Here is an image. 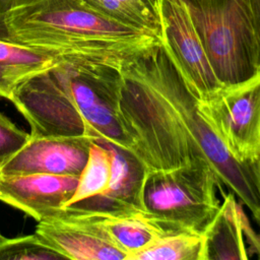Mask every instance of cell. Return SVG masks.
Here are the masks:
<instances>
[{
    "mask_svg": "<svg viewBox=\"0 0 260 260\" xmlns=\"http://www.w3.org/2000/svg\"><path fill=\"white\" fill-rule=\"evenodd\" d=\"M121 75L119 114L146 172L206 164L221 188L234 193L256 218L260 203L248 165L235 159L209 128L165 45L128 60Z\"/></svg>",
    "mask_w": 260,
    "mask_h": 260,
    "instance_id": "6da1fadb",
    "label": "cell"
},
{
    "mask_svg": "<svg viewBox=\"0 0 260 260\" xmlns=\"http://www.w3.org/2000/svg\"><path fill=\"white\" fill-rule=\"evenodd\" d=\"M121 70L73 58L22 82L9 99L32 137L105 139L134 154L119 114Z\"/></svg>",
    "mask_w": 260,
    "mask_h": 260,
    "instance_id": "7a4b0ae2",
    "label": "cell"
},
{
    "mask_svg": "<svg viewBox=\"0 0 260 260\" xmlns=\"http://www.w3.org/2000/svg\"><path fill=\"white\" fill-rule=\"evenodd\" d=\"M0 39L119 70L161 43L98 12L83 0H18L0 17Z\"/></svg>",
    "mask_w": 260,
    "mask_h": 260,
    "instance_id": "3957f363",
    "label": "cell"
},
{
    "mask_svg": "<svg viewBox=\"0 0 260 260\" xmlns=\"http://www.w3.org/2000/svg\"><path fill=\"white\" fill-rule=\"evenodd\" d=\"M224 195L214 172L206 164L169 171L146 172L142 205L166 233H203L215 216Z\"/></svg>",
    "mask_w": 260,
    "mask_h": 260,
    "instance_id": "277c9868",
    "label": "cell"
},
{
    "mask_svg": "<svg viewBox=\"0 0 260 260\" xmlns=\"http://www.w3.org/2000/svg\"><path fill=\"white\" fill-rule=\"evenodd\" d=\"M182 1L221 84L246 80L260 71L244 0Z\"/></svg>",
    "mask_w": 260,
    "mask_h": 260,
    "instance_id": "5b68a950",
    "label": "cell"
},
{
    "mask_svg": "<svg viewBox=\"0 0 260 260\" xmlns=\"http://www.w3.org/2000/svg\"><path fill=\"white\" fill-rule=\"evenodd\" d=\"M198 108L205 122L231 155L242 164L260 151V71L250 78L223 84Z\"/></svg>",
    "mask_w": 260,
    "mask_h": 260,
    "instance_id": "8992f818",
    "label": "cell"
},
{
    "mask_svg": "<svg viewBox=\"0 0 260 260\" xmlns=\"http://www.w3.org/2000/svg\"><path fill=\"white\" fill-rule=\"evenodd\" d=\"M35 233L65 259L121 260L127 257L95 212L64 208L38 221Z\"/></svg>",
    "mask_w": 260,
    "mask_h": 260,
    "instance_id": "52a82bcc",
    "label": "cell"
},
{
    "mask_svg": "<svg viewBox=\"0 0 260 260\" xmlns=\"http://www.w3.org/2000/svg\"><path fill=\"white\" fill-rule=\"evenodd\" d=\"M161 43L197 99L220 87L182 0H160Z\"/></svg>",
    "mask_w": 260,
    "mask_h": 260,
    "instance_id": "ba28073f",
    "label": "cell"
},
{
    "mask_svg": "<svg viewBox=\"0 0 260 260\" xmlns=\"http://www.w3.org/2000/svg\"><path fill=\"white\" fill-rule=\"evenodd\" d=\"M79 176L0 175V200L37 221L61 212L74 194Z\"/></svg>",
    "mask_w": 260,
    "mask_h": 260,
    "instance_id": "9c48e42d",
    "label": "cell"
},
{
    "mask_svg": "<svg viewBox=\"0 0 260 260\" xmlns=\"http://www.w3.org/2000/svg\"><path fill=\"white\" fill-rule=\"evenodd\" d=\"M91 142L92 139L86 136H30L28 142L0 168V175L79 176L87 161Z\"/></svg>",
    "mask_w": 260,
    "mask_h": 260,
    "instance_id": "30bf717a",
    "label": "cell"
},
{
    "mask_svg": "<svg viewBox=\"0 0 260 260\" xmlns=\"http://www.w3.org/2000/svg\"><path fill=\"white\" fill-rule=\"evenodd\" d=\"M96 140H100L112 155V177L109 187L98 196L65 208L100 213L144 211L142 190L146 170L142 162L132 152L111 141Z\"/></svg>",
    "mask_w": 260,
    "mask_h": 260,
    "instance_id": "8fae6325",
    "label": "cell"
},
{
    "mask_svg": "<svg viewBox=\"0 0 260 260\" xmlns=\"http://www.w3.org/2000/svg\"><path fill=\"white\" fill-rule=\"evenodd\" d=\"M205 260L260 258V234H257L232 192L224 194L215 216L203 231Z\"/></svg>",
    "mask_w": 260,
    "mask_h": 260,
    "instance_id": "7c38bea8",
    "label": "cell"
},
{
    "mask_svg": "<svg viewBox=\"0 0 260 260\" xmlns=\"http://www.w3.org/2000/svg\"><path fill=\"white\" fill-rule=\"evenodd\" d=\"M60 59L51 53L0 39V98L9 100L22 82Z\"/></svg>",
    "mask_w": 260,
    "mask_h": 260,
    "instance_id": "4fadbf2b",
    "label": "cell"
},
{
    "mask_svg": "<svg viewBox=\"0 0 260 260\" xmlns=\"http://www.w3.org/2000/svg\"><path fill=\"white\" fill-rule=\"evenodd\" d=\"M112 239L128 257L152 243L165 234L145 211L135 210L119 213L95 212Z\"/></svg>",
    "mask_w": 260,
    "mask_h": 260,
    "instance_id": "5bb4252c",
    "label": "cell"
},
{
    "mask_svg": "<svg viewBox=\"0 0 260 260\" xmlns=\"http://www.w3.org/2000/svg\"><path fill=\"white\" fill-rule=\"evenodd\" d=\"M98 12L161 40L160 0H83Z\"/></svg>",
    "mask_w": 260,
    "mask_h": 260,
    "instance_id": "9a60e30c",
    "label": "cell"
},
{
    "mask_svg": "<svg viewBox=\"0 0 260 260\" xmlns=\"http://www.w3.org/2000/svg\"><path fill=\"white\" fill-rule=\"evenodd\" d=\"M127 260H205L203 233L165 234Z\"/></svg>",
    "mask_w": 260,
    "mask_h": 260,
    "instance_id": "2e32d148",
    "label": "cell"
},
{
    "mask_svg": "<svg viewBox=\"0 0 260 260\" xmlns=\"http://www.w3.org/2000/svg\"><path fill=\"white\" fill-rule=\"evenodd\" d=\"M111 177V152L100 140L92 139L88 158L81 174L79 175L76 190L66 206L104 193L109 187Z\"/></svg>",
    "mask_w": 260,
    "mask_h": 260,
    "instance_id": "e0dca14e",
    "label": "cell"
},
{
    "mask_svg": "<svg viewBox=\"0 0 260 260\" xmlns=\"http://www.w3.org/2000/svg\"><path fill=\"white\" fill-rule=\"evenodd\" d=\"M65 259L36 233L0 243V260H50Z\"/></svg>",
    "mask_w": 260,
    "mask_h": 260,
    "instance_id": "ac0fdd59",
    "label": "cell"
},
{
    "mask_svg": "<svg viewBox=\"0 0 260 260\" xmlns=\"http://www.w3.org/2000/svg\"><path fill=\"white\" fill-rule=\"evenodd\" d=\"M29 138V133L19 129L0 113V168L17 153Z\"/></svg>",
    "mask_w": 260,
    "mask_h": 260,
    "instance_id": "d6986e66",
    "label": "cell"
},
{
    "mask_svg": "<svg viewBox=\"0 0 260 260\" xmlns=\"http://www.w3.org/2000/svg\"><path fill=\"white\" fill-rule=\"evenodd\" d=\"M244 2L255 39L258 65L260 68V0H244Z\"/></svg>",
    "mask_w": 260,
    "mask_h": 260,
    "instance_id": "ffe728a7",
    "label": "cell"
},
{
    "mask_svg": "<svg viewBox=\"0 0 260 260\" xmlns=\"http://www.w3.org/2000/svg\"><path fill=\"white\" fill-rule=\"evenodd\" d=\"M246 164L248 165V167L251 171V174L253 176L254 184H255V187H256V191H257L258 199H259V203H260V151L258 152V154L254 158H252L251 160H249ZM255 219L257 220V222L260 225V211H259L258 216Z\"/></svg>",
    "mask_w": 260,
    "mask_h": 260,
    "instance_id": "44dd1931",
    "label": "cell"
},
{
    "mask_svg": "<svg viewBox=\"0 0 260 260\" xmlns=\"http://www.w3.org/2000/svg\"><path fill=\"white\" fill-rule=\"evenodd\" d=\"M18 0H0V17L10 10Z\"/></svg>",
    "mask_w": 260,
    "mask_h": 260,
    "instance_id": "7402d4cb",
    "label": "cell"
},
{
    "mask_svg": "<svg viewBox=\"0 0 260 260\" xmlns=\"http://www.w3.org/2000/svg\"><path fill=\"white\" fill-rule=\"evenodd\" d=\"M5 239H6V238H5V237H4V236H3V235L0 233V243H2V242L5 240Z\"/></svg>",
    "mask_w": 260,
    "mask_h": 260,
    "instance_id": "603a6c76",
    "label": "cell"
}]
</instances>
